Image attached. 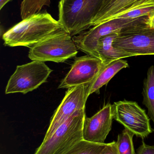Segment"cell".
I'll list each match as a JSON object with an SVG mask.
<instances>
[{
    "mask_svg": "<svg viewBox=\"0 0 154 154\" xmlns=\"http://www.w3.org/2000/svg\"><path fill=\"white\" fill-rule=\"evenodd\" d=\"M13 0H0V10H2L8 3Z\"/></svg>",
    "mask_w": 154,
    "mask_h": 154,
    "instance_id": "obj_23",
    "label": "cell"
},
{
    "mask_svg": "<svg viewBox=\"0 0 154 154\" xmlns=\"http://www.w3.org/2000/svg\"><path fill=\"white\" fill-rule=\"evenodd\" d=\"M148 16L136 19L117 18L97 26L72 37L78 50L87 55L96 57V50L99 40L104 36L120 32L127 27L146 22Z\"/></svg>",
    "mask_w": 154,
    "mask_h": 154,
    "instance_id": "obj_7",
    "label": "cell"
},
{
    "mask_svg": "<svg viewBox=\"0 0 154 154\" xmlns=\"http://www.w3.org/2000/svg\"><path fill=\"white\" fill-rule=\"evenodd\" d=\"M89 84L68 89L60 105L54 112L43 141L49 139L57 128L78 110L85 109Z\"/></svg>",
    "mask_w": 154,
    "mask_h": 154,
    "instance_id": "obj_9",
    "label": "cell"
},
{
    "mask_svg": "<svg viewBox=\"0 0 154 154\" xmlns=\"http://www.w3.org/2000/svg\"><path fill=\"white\" fill-rule=\"evenodd\" d=\"M107 144L92 143L83 139L63 154H100Z\"/></svg>",
    "mask_w": 154,
    "mask_h": 154,
    "instance_id": "obj_16",
    "label": "cell"
},
{
    "mask_svg": "<svg viewBox=\"0 0 154 154\" xmlns=\"http://www.w3.org/2000/svg\"><path fill=\"white\" fill-rule=\"evenodd\" d=\"M113 45L133 57L154 55V28L146 22L127 27L118 33Z\"/></svg>",
    "mask_w": 154,
    "mask_h": 154,
    "instance_id": "obj_5",
    "label": "cell"
},
{
    "mask_svg": "<svg viewBox=\"0 0 154 154\" xmlns=\"http://www.w3.org/2000/svg\"><path fill=\"white\" fill-rule=\"evenodd\" d=\"M51 2V0H23L20 8L22 20L30 15L41 12L45 6L49 7Z\"/></svg>",
    "mask_w": 154,
    "mask_h": 154,
    "instance_id": "obj_17",
    "label": "cell"
},
{
    "mask_svg": "<svg viewBox=\"0 0 154 154\" xmlns=\"http://www.w3.org/2000/svg\"><path fill=\"white\" fill-rule=\"evenodd\" d=\"M113 105H105L91 117L85 118L83 139L92 143H104L112 129L114 119Z\"/></svg>",
    "mask_w": 154,
    "mask_h": 154,
    "instance_id": "obj_11",
    "label": "cell"
},
{
    "mask_svg": "<svg viewBox=\"0 0 154 154\" xmlns=\"http://www.w3.org/2000/svg\"><path fill=\"white\" fill-rule=\"evenodd\" d=\"M52 71L44 62L40 61H32L18 66L8 81L5 94H25L33 91L47 82Z\"/></svg>",
    "mask_w": 154,
    "mask_h": 154,
    "instance_id": "obj_6",
    "label": "cell"
},
{
    "mask_svg": "<svg viewBox=\"0 0 154 154\" xmlns=\"http://www.w3.org/2000/svg\"><path fill=\"white\" fill-rule=\"evenodd\" d=\"M134 134L125 128L119 134L117 141V146L119 154H136L133 143Z\"/></svg>",
    "mask_w": 154,
    "mask_h": 154,
    "instance_id": "obj_18",
    "label": "cell"
},
{
    "mask_svg": "<svg viewBox=\"0 0 154 154\" xmlns=\"http://www.w3.org/2000/svg\"><path fill=\"white\" fill-rule=\"evenodd\" d=\"M103 0H60L59 20L71 37L92 27V22Z\"/></svg>",
    "mask_w": 154,
    "mask_h": 154,
    "instance_id": "obj_2",
    "label": "cell"
},
{
    "mask_svg": "<svg viewBox=\"0 0 154 154\" xmlns=\"http://www.w3.org/2000/svg\"><path fill=\"white\" fill-rule=\"evenodd\" d=\"M137 151L136 154H154V146L146 144L143 141Z\"/></svg>",
    "mask_w": 154,
    "mask_h": 154,
    "instance_id": "obj_20",
    "label": "cell"
},
{
    "mask_svg": "<svg viewBox=\"0 0 154 154\" xmlns=\"http://www.w3.org/2000/svg\"><path fill=\"white\" fill-rule=\"evenodd\" d=\"M77 53L72 37L62 28L30 48L28 57L32 61L63 63Z\"/></svg>",
    "mask_w": 154,
    "mask_h": 154,
    "instance_id": "obj_4",
    "label": "cell"
},
{
    "mask_svg": "<svg viewBox=\"0 0 154 154\" xmlns=\"http://www.w3.org/2000/svg\"><path fill=\"white\" fill-rule=\"evenodd\" d=\"M100 154H119L117 146V142L113 141L107 144Z\"/></svg>",
    "mask_w": 154,
    "mask_h": 154,
    "instance_id": "obj_21",
    "label": "cell"
},
{
    "mask_svg": "<svg viewBox=\"0 0 154 154\" xmlns=\"http://www.w3.org/2000/svg\"><path fill=\"white\" fill-rule=\"evenodd\" d=\"M119 32L104 36L99 40L96 50V57L105 64L117 60L133 57L132 55L114 47L113 42Z\"/></svg>",
    "mask_w": 154,
    "mask_h": 154,
    "instance_id": "obj_13",
    "label": "cell"
},
{
    "mask_svg": "<svg viewBox=\"0 0 154 154\" xmlns=\"http://www.w3.org/2000/svg\"><path fill=\"white\" fill-rule=\"evenodd\" d=\"M63 28L58 20L47 12L28 16L2 35L5 46L31 48Z\"/></svg>",
    "mask_w": 154,
    "mask_h": 154,
    "instance_id": "obj_1",
    "label": "cell"
},
{
    "mask_svg": "<svg viewBox=\"0 0 154 154\" xmlns=\"http://www.w3.org/2000/svg\"><path fill=\"white\" fill-rule=\"evenodd\" d=\"M85 109L78 110L61 125L34 154H63L83 139Z\"/></svg>",
    "mask_w": 154,
    "mask_h": 154,
    "instance_id": "obj_3",
    "label": "cell"
},
{
    "mask_svg": "<svg viewBox=\"0 0 154 154\" xmlns=\"http://www.w3.org/2000/svg\"><path fill=\"white\" fill-rule=\"evenodd\" d=\"M143 104L148 109V116L154 125V66L149 68L143 86ZM153 131H154V128Z\"/></svg>",
    "mask_w": 154,
    "mask_h": 154,
    "instance_id": "obj_15",
    "label": "cell"
},
{
    "mask_svg": "<svg viewBox=\"0 0 154 154\" xmlns=\"http://www.w3.org/2000/svg\"><path fill=\"white\" fill-rule=\"evenodd\" d=\"M146 23L150 27L154 28V11L148 16Z\"/></svg>",
    "mask_w": 154,
    "mask_h": 154,
    "instance_id": "obj_22",
    "label": "cell"
},
{
    "mask_svg": "<svg viewBox=\"0 0 154 154\" xmlns=\"http://www.w3.org/2000/svg\"><path fill=\"white\" fill-rule=\"evenodd\" d=\"M105 64L100 59L90 55L76 57L70 70L58 88L68 89L90 84Z\"/></svg>",
    "mask_w": 154,
    "mask_h": 154,
    "instance_id": "obj_10",
    "label": "cell"
},
{
    "mask_svg": "<svg viewBox=\"0 0 154 154\" xmlns=\"http://www.w3.org/2000/svg\"><path fill=\"white\" fill-rule=\"evenodd\" d=\"M129 66L126 60L119 59L105 64L89 88V96L93 93H99V90L106 85L119 71Z\"/></svg>",
    "mask_w": 154,
    "mask_h": 154,
    "instance_id": "obj_14",
    "label": "cell"
},
{
    "mask_svg": "<svg viewBox=\"0 0 154 154\" xmlns=\"http://www.w3.org/2000/svg\"><path fill=\"white\" fill-rule=\"evenodd\" d=\"M154 11V5L141 7L127 12L117 18L133 19L140 17L149 16ZM116 18V19H117Z\"/></svg>",
    "mask_w": 154,
    "mask_h": 154,
    "instance_id": "obj_19",
    "label": "cell"
},
{
    "mask_svg": "<svg viewBox=\"0 0 154 154\" xmlns=\"http://www.w3.org/2000/svg\"><path fill=\"white\" fill-rule=\"evenodd\" d=\"M154 5V0H103L92 22L97 26L132 10Z\"/></svg>",
    "mask_w": 154,
    "mask_h": 154,
    "instance_id": "obj_12",
    "label": "cell"
},
{
    "mask_svg": "<svg viewBox=\"0 0 154 154\" xmlns=\"http://www.w3.org/2000/svg\"><path fill=\"white\" fill-rule=\"evenodd\" d=\"M113 109L114 119L137 137L146 138L152 132L149 116L136 102L118 101Z\"/></svg>",
    "mask_w": 154,
    "mask_h": 154,
    "instance_id": "obj_8",
    "label": "cell"
}]
</instances>
